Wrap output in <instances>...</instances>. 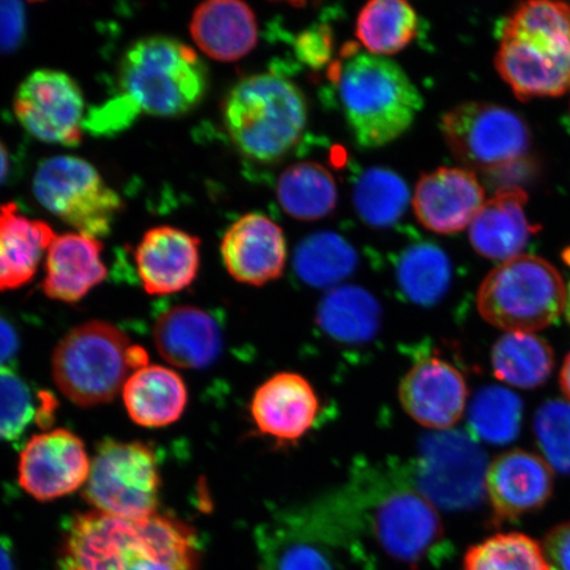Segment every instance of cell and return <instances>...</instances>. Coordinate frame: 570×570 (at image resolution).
I'll list each match as a JSON object with an SVG mask.
<instances>
[{
    "instance_id": "obj_1",
    "label": "cell",
    "mask_w": 570,
    "mask_h": 570,
    "mask_svg": "<svg viewBox=\"0 0 570 570\" xmlns=\"http://www.w3.org/2000/svg\"><path fill=\"white\" fill-rule=\"evenodd\" d=\"M60 570H199V546L181 520L122 519L96 510L70 519Z\"/></svg>"
},
{
    "instance_id": "obj_2",
    "label": "cell",
    "mask_w": 570,
    "mask_h": 570,
    "mask_svg": "<svg viewBox=\"0 0 570 570\" xmlns=\"http://www.w3.org/2000/svg\"><path fill=\"white\" fill-rule=\"evenodd\" d=\"M495 68L522 101L570 90V4L534 0L505 19Z\"/></svg>"
},
{
    "instance_id": "obj_3",
    "label": "cell",
    "mask_w": 570,
    "mask_h": 570,
    "mask_svg": "<svg viewBox=\"0 0 570 570\" xmlns=\"http://www.w3.org/2000/svg\"><path fill=\"white\" fill-rule=\"evenodd\" d=\"M342 493L367 518L376 543L392 559L415 564L444 539L436 505L407 470L370 469L356 474Z\"/></svg>"
},
{
    "instance_id": "obj_4",
    "label": "cell",
    "mask_w": 570,
    "mask_h": 570,
    "mask_svg": "<svg viewBox=\"0 0 570 570\" xmlns=\"http://www.w3.org/2000/svg\"><path fill=\"white\" fill-rule=\"evenodd\" d=\"M117 101L135 118H175L196 109L209 88V70L194 48L169 36H149L127 48L119 63Z\"/></svg>"
},
{
    "instance_id": "obj_5",
    "label": "cell",
    "mask_w": 570,
    "mask_h": 570,
    "mask_svg": "<svg viewBox=\"0 0 570 570\" xmlns=\"http://www.w3.org/2000/svg\"><path fill=\"white\" fill-rule=\"evenodd\" d=\"M334 80L341 111L362 148L383 147L401 138L423 109L415 83L389 57L351 55Z\"/></svg>"
},
{
    "instance_id": "obj_6",
    "label": "cell",
    "mask_w": 570,
    "mask_h": 570,
    "mask_svg": "<svg viewBox=\"0 0 570 570\" xmlns=\"http://www.w3.org/2000/svg\"><path fill=\"white\" fill-rule=\"evenodd\" d=\"M227 135L247 159L274 163L301 141L308 106L297 85L275 73H259L234 85L223 106Z\"/></svg>"
},
{
    "instance_id": "obj_7",
    "label": "cell",
    "mask_w": 570,
    "mask_h": 570,
    "mask_svg": "<svg viewBox=\"0 0 570 570\" xmlns=\"http://www.w3.org/2000/svg\"><path fill=\"white\" fill-rule=\"evenodd\" d=\"M52 365L62 395L88 409L112 402L128 377L148 365V354L116 325L89 321L60 341Z\"/></svg>"
},
{
    "instance_id": "obj_8",
    "label": "cell",
    "mask_w": 570,
    "mask_h": 570,
    "mask_svg": "<svg viewBox=\"0 0 570 570\" xmlns=\"http://www.w3.org/2000/svg\"><path fill=\"white\" fill-rule=\"evenodd\" d=\"M567 285L558 269L540 256L522 254L484 277L476 308L499 330L534 333L564 313Z\"/></svg>"
},
{
    "instance_id": "obj_9",
    "label": "cell",
    "mask_w": 570,
    "mask_h": 570,
    "mask_svg": "<svg viewBox=\"0 0 570 570\" xmlns=\"http://www.w3.org/2000/svg\"><path fill=\"white\" fill-rule=\"evenodd\" d=\"M160 488L158 455L151 446L107 439L91 461L83 498L102 514L146 519L158 514Z\"/></svg>"
},
{
    "instance_id": "obj_10",
    "label": "cell",
    "mask_w": 570,
    "mask_h": 570,
    "mask_svg": "<svg viewBox=\"0 0 570 570\" xmlns=\"http://www.w3.org/2000/svg\"><path fill=\"white\" fill-rule=\"evenodd\" d=\"M32 187L42 208L77 233L98 239L111 233L124 209L122 198L98 169L77 156L42 160L36 168Z\"/></svg>"
},
{
    "instance_id": "obj_11",
    "label": "cell",
    "mask_w": 570,
    "mask_h": 570,
    "mask_svg": "<svg viewBox=\"0 0 570 570\" xmlns=\"http://www.w3.org/2000/svg\"><path fill=\"white\" fill-rule=\"evenodd\" d=\"M441 132L454 158L472 173H497L524 158L531 132L515 111L490 102H466L441 118Z\"/></svg>"
},
{
    "instance_id": "obj_12",
    "label": "cell",
    "mask_w": 570,
    "mask_h": 570,
    "mask_svg": "<svg viewBox=\"0 0 570 570\" xmlns=\"http://www.w3.org/2000/svg\"><path fill=\"white\" fill-rule=\"evenodd\" d=\"M488 469L487 455L470 434L448 432L426 441L413 480L432 503L465 510L487 493Z\"/></svg>"
},
{
    "instance_id": "obj_13",
    "label": "cell",
    "mask_w": 570,
    "mask_h": 570,
    "mask_svg": "<svg viewBox=\"0 0 570 570\" xmlns=\"http://www.w3.org/2000/svg\"><path fill=\"white\" fill-rule=\"evenodd\" d=\"M13 111L21 127L40 141L66 147L82 141L85 97L80 85L66 71H32L19 85Z\"/></svg>"
},
{
    "instance_id": "obj_14",
    "label": "cell",
    "mask_w": 570,
    "mask_h": 570,
    "mask_svg": "<svg viewBox=\"0 0 570 570\" xmlns=\"http://www.w3.org/2000/svg\"><path fill=\"white\" fill-rule=\"evenodd\" d=\"M90 468L82 440L60 428L28 441L20 453L19 483L38 501H55L85 487Z\"/></svg>"
},
{
    "instance_id": "obj_15",
    "label": "cell",
    "mask_w": 570,
    "mask_h": 570,
    "mask_svg": "<svg viewBox=\"0 0 570 570\" xmlns=\"http://www.w3.org/2000/svg\"><path fill=\"white\" fill-rule=\"evenodd\" d=\"M468 396L465 377L436 356L419 360L399 387L404 411L420 425L436 431H446L460 422Z\"/></svg>"
},
{
    "instance_id": "obj_16",
    "label": "cell",
    "mask_w": 570,
    "mask_h": 570,
    "mask_svg": "<svg viewBox=\"0 0 570 570\" xmlns=\"http://www.w3.org/2000/svg\"><path fill=\"white\" fill-rule=\"evenodd\" d=\"M487 203L472 170L443 167L420 177L413 191V212L426 230L451 235L469 229Z\"/></svg>"
},
{
    "instance_id": "obj_17",
    "label": "cell",
    "mask_w": 570,
    "mask_h": 570,
    "mask_svg": "<svg viewBox=\"0 0 570 570\" xmlns=\"http://www.w3.org/2000/svg\"><path fill=\"white\" fill-rule=\"evenodd\" d=\"M220 255L233 279L261 287L283 275L287 266V240L273 219L265 214L249 213L225 232Z\"/></svg>"
},
{
    "instance_id": "obj_18",
    "label": "cell",
    "mask_w": 570,
    "mask_h": 570,
    "mask_svg": "<svg viewBox=\"0 0 570 570\" xmlns=\"http://www.w3.org/2000/svg\"><path fill=\"white\" fill-rule=\"evenodd\" d=\"M553 470L540 455L514 449L490 463L487 494L499 522L532 514L550 501Z\"/></svg>"
},
{
    "instance_id": "obj_19",
    "label": "cell",
    "mask_w": 570,
    "mask_h": 570,
    "mask_svg": "<svg viewBox=\"0 0 570 570\" xmlns=\"http://www.w3.org/2000/svg\"><path fill=\"white\" fill-rule=\"evenodd\" d=\"M320 401L306 377L296 373L273 375L256 389L249 413L258 431L279 443L301 440L315 425Z\"/></svg>"
},
{
    "instance_id": "obj_20",
    "label": "cell",
    "mask_w": 570,
    "mask_h": 570,
    "mask_svg": "<svg viewBox=\"0 0 570 570\" xmlns=\"http://www.w3.org/2000/svg\"><path fill=\"white\" fill-rule=\"evenodd\" d=\"M202 242L174 226H156L142 235L135 265L148 295L167 296L188 288L199 269Z\"/></svg>"
},
{
    "instance_id": "obj_21",
    "label": "cell",
    "mask_w": 570,
    "mask_h": 570,
    "mask_svg": "<svg viewBox=\"0 0 570 570\" xmlns=\"http://www.w3.org/2000/svg\"><path fill=\"white\" fill-rule=\"evenodd\" d=\"M154 341L170 365L199 370L218 358L223 331L208 311L194 305H176L156 318Z\"/></svg>"
},
{
    "instance_id": "obj_22",
    "label": "cell",
    "mask_w": 570,
    "mask_h": 570,
    "mask_svg": "<svg viewBox=\"0 0 570 570\" xmlns=\"http://www.w3.org/2000/svg\"><path fill=\"white\" fill-rule=\"evenodd\" d=\"M102 242L80 233L56 235L46 262L45 294L52 301L77 303L107 276Z\"/></svg>"
},
{
    "instance_id": "obj_23",
    "label": "cell",
    "mask_w": 570,
    "mask_h": 570,
    "mask_svg": "<svg viewBox=\"0 0 570 570\" xmlns=\"http://www.w3.org/2000/svg\"><path fill=\"white\" fill-rule=\"evenodd\" d=\"M529 196L518 188L498 190L469 226V239L484 258L508 262L523 254L538 226L527 217Z\"/></svg>"
},
{
    "instance_id": "obj_24",
    "label": "cell",
    "mask_w": 570,
    "mask_h": 570,
    "mask_svg": "<svg viewBox=\"0 0 570 570\" xmlns=\"http://www.w3.org/2000/svg\"><path fill=\"white\" fill-rule=\"evenodd\" d=\"M190 35L197 47L219 62L244 59L258 42V21L252 7L239 0H209L190 20Z\"/></svg>"
},
{
    "instance_id": "obj_25",
    "label": "cell",
    "mask_w": 570,
    "mask_h": 570,
    "mask_svg": "<svg viewBox=\"0 0 570 570\" xmlns=\"http://www.w3.org/2000/svg\"><path fill=\"white\" fill-rule=\"evenodd\" d=\"M55 238L51 225L24 216L17 204L0 206V291L30 283Z\"/></svg>"
},
{
    "instance_id": "obj_26",
    "label": "cell",
    "mask_w": 570,
    "mask_h": 570,
    "mask_svg": "<svg viewBox=\"0 0 570 570\" xmlns=\"http://www.w3.org/2000/svg\"><path fill=\"white\" fill-rule=\"evenodd\" d=\"M128 416L135 424L161 428L183 416L188 403V390L174 370L147 365L128 377L122 390Z\"/></svg>"
},
{
    "instance_id": "obj_27",
    "label": "cell",
    "mask_w": 570,
    "mask_h": 570,
    "mask_svg": "<svg viewBox=\"0 0 570 570\" xmlns=\"http://www.w3.org/2000/svg\"><path fill=\"white\" fill-rule=\"evenodd\" d=\"M491 366L497 380L520 390H533L550 380L554 353L534 333L509 332L495 342Z\"/></svg>"
},
{
    "instance_id": "obj_28",
    "label": "cell",
    "mask_w": 570,
    "mask_h": 570,
    "mask_svg": "<svg viewBox=\"0 0 570 570\" xmlns=\"http://www.w3.org/2000/svg\"><path fill=\"white\" fill-rule=\"evenodd\" d=\"M276 196L288 216L317 220L336 209L338 189L333 175L318 163H297L288 167L276 185Z\"/></svg>"
},
{
    "instance_id": "obj_29",
    "label": "cell",
    "mask_w": 570,
    "mask_h": 570,
    "mask_svg": "<svg viewBox=\"0 0 570 570\" xmlns=\"http://www.w3.org/2000/svg\"><path fill=\"white\" fill-rule=\"evenodd\" d=\"M419 23L416 11L404 0H372L356 18L355 36L370 55L386 57L411 45Z\"/></svg>"
},
{
    "instance_id": "obj_30",
    "label": "cell",
    "mask_w": 570,
    "mask_h": 570,
    "mask_svg": "<svg viewBox=\"0 0 570 570\" xmlns=\"http://www.w3.org/2000/svg\"><path fill=\"white\" fill-rule=\"evenodd\" d=\"M318 324L331 337L344 342H362L380 327L381 308L366 289L345 285L333 288L317 313Z\"/></svg>"
},
{
    "instance_id": "obj_31",
    "label": "cell",
    "mask_w": 570,
    "mask_h": 570,
    "mask_svg": "<svg viewBox=\"0 0 570 570\" xmlns=\"http://www.w3.org/2000/svg\"><path fill=\"white\" fill-rule=\"evenodd\" d=\"M523 402L515 392L501 386L479 391L470 404V436L490 445H508L519 438L523 424Z\"/></svg>"
},
{
    "instance_id": "obj_32",
    "label": "cell",
    "mask_w": 570,
    "mask_h": 570,
    "mask_svg": "<svg viewBox=\"0 0 570 570\" xmlns=\"http://www.w3.org/2000/svg\"><path fill=\"white\" fill-rule=\"evenodd\" d=\"M396 277L403 295L419 305H433L446 294L452 281L448 255L438 246H411L397 263Z\"/></svg>"
},
{
    "instance_id": "obj_33",
    "label": "cell",
    "mask_w": 570,
    "mask_h": 570,
    "mask_svg": "<svg viewBox=\"0 0 570 570\" xmlns=\"http://www.w3.org/2000/svg\"><path fill=\"white\" fill-rule=\"evenodd\" d=\"M358 263L355 249L334 233H317L304 239L295 253V269L312 287H332L346 279Z\"/></svg>"
},
{
    "instance_id": "obj_34",
    "label": "cell",
    "mask_w": 570,
    "mask_h": 570,
    "mask_svg": "<svg viewBox=\"0 0 570 570\" xmlns=\"http://www.w3.org/2000/svg\"><path fill=\"white\" fill-rule=\"evenodd\" d=\"M55 402L47 392L36 394L12 368L0 370V441H16L33 422L49 423Z\"/></svg>"
},
{
    "instance_id": "obj_35",
    "label": "cell",
    "mask_w": 570,
    "mask_h": 570,
    "mask_svg": "<svg viewBox=\"0 0 570 570\" xmlns=\"http://www.w3.org/2000/svg\"><path fill=\"white\" fill-rule=\"evenodd\" d=\"M462 570H550L543 546L529 534L497 533L469 548Z\"/></svg>"
},
{
    "instance_id": "obj_36",
    "label": "cell",
    "mask_w": 570,
    "mask_h": 570,
    "mask_svg": "<svg viewBox=\"0 0 570 570\" xmlns=\"http://www.w3.org/2000/svg\"><path fill=\"white\" fill-rule=\"evenodd\" d=\"M410 190L402 177L392 170H366L355 185L354 205L366 224L376 227L396 223L407 209Z\"/></svg>"
},
{
    "instance_id": "obj_37",
    "label": "cell",
    "mask_w": 570,
    "mask_h": 570,
    "mask_svg": "<svg viewBox=\"0 0 570 570\" xmlns=\"http://www.w3.org/2000/svg\"><path fill=\"white\" fill-rule=\"evenodd\" d=\"M533 434L548 465L570 475V402L552 399L541 404L533 416Z\"/></svg>"
},
{
    "instance_id": "obj_38",
    "label": "cell",
    "mask_w": 570,
    "mask_h": 570,
    "mask_svg": "<svg viewBox=\"0 0 570 570\" xmlns=\"http://www.w3.org/2000/svg\"><path fill=\"white\" fill-rule=\"evenodd\" d=\"M26 33L24 7L18 2H0V53H10L20 46Z\"/></svg>"
},
{
    "instance_id": "obj_39",
    "label": "cell",
    "mask_w": 570,
    "mask_h": 570,
    "mask_svg": "<svg viewBox=\"0 0 570 570\" xmlns=\"http://www.w3.org/2000/svg\"><path fill=\"white\" fill-rule=\"evenodd\" d=\"M277 570H332L324 553L306 543L284 548L277 560Z\"/></svg>"
},
{
    "instance_id": "obj_40",
    "label": "cell",
    "mask_w": 570,
    "mask_h": 570,
    "mask_svg": "<svg viewBox=\"0 0 570 570\" xmlns=\"http://www.w3.org/2000/svg\"><path fill=\"white\" fill-rule=\"evenodd\" d=\"M541 546L550 570H570V522L548 531Z\"/></svg>"
},
{
    "instance_id": "obj_41",
    "label": "cell",
    "mask_w": 570,
    "mask_h": 570,
    "mask_svg": "<svg viewBox=\"0 0 570 570\" xmlns=\"http://www.w3.org/2000/svg\"><path fill=\"white\" fill-rule=\"evenodd\" d=\"M20 348V340L16 327L9 320L0 316V370L11 368L17 360Z\"/></svg>"
},
{
    "instance_id": "obj_42",
    "label": "cell",
    "mask_w": 570,
    "mask_h": 570,
    "mask_svg": "<svg viewBox=\"0 0 570 570\" xmlns=\"http://www.w3.org/2000/svg\"><path fill=\"white\" fill-rule=\"evenodd\" d=\"M11 174V155L9 148L0 139V185L9 180Z\"/></svg>"
},
{
    "instance_id": "obj_43",
    "label": "cell",
    "mask_w": 570,
    "mask_h": 570,
    "mask_svg": "<svg viewBox=\"0 0 570 570\" xmlns=\"http://www.w3.org/2000/svg\"><path fill=\"white\" fill-rule=\"evenodd\" d=\"M560 387L570 402V352L566 356L564 363H562L560 372Z\"/></svg>"
},
{
    "instance_id": "obj_44",
    "label": "cell",
    "mask_w": 570,
    "mask_h": 570,
    "mask_svg": "<svg viewBox=\"0 0 570 570\" xmlns=\"http://www.w3.org/2000/svg\"><path fill=\"white\" fill-rule=\"evenodd\" d=\"M0 570H16L9 547L0 541Z\"/></svg>"
},
{
    "instance_id": "obj_45",
    "label": "cell",
    "mask_w": 570,
    "mask_h": 570,
    "mask_svg": "<svg viewBox=\"0 0 570 570\" xmlns=\"http://www.w3.org/2000/svg\"><path fill=\"white\" fill-rule=\"evenodd\" d=\"M564 315L567 317L568 323L570 324V283L567 285Z\"/></svg>"
}]
</instances>
